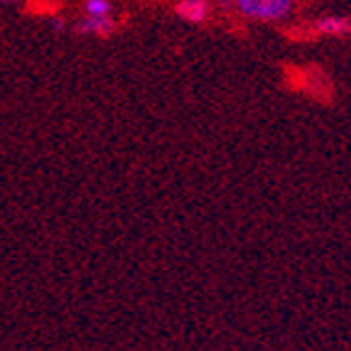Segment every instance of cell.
Returning <instances> with one entry per match:
<instances>
[{
	"instance_id": "obj_5",
	"label": "cell",
	"mask_w": 351,
	"mask_h": 351,
	"mask_svg": "<svg viewBox=\"0 0 351 351\" xmlns=\"http://www.w3.org/2000/svg\"><path fill=\"white\" fill-rule=\"evenodd\" d=\"M86 12L91 15V18L108 15V12H111V3H108V0H88V3H86Z\"/></svg>"
},
{
	"instance_id": "obj_1",
	"label": "cell",
	"mask_w": 351,
	"mask_h": 351,
	"mask_svg": "<svg viewBox=\"0 0 351 351\" xmlns=\"http://www.w3.org/2000/svg\"><path fill=\"white\" fill-rule=\"evenodd\" d=\"M248 18L258 20H280L290 10V0H236Z\"/></svg>"
},
{
	"instance_id": "obj_2",
	"label": "cell",
	"mask_w": 351,
	"mask_h": 351,
	"mask_svg": "<svg viewBox=\"0 0 351 351\" xmlns=\"http://www.w3.org/2000/svg\"><path fill=\"white\" fill-rule=\"evenodd\" d=\"M177 15L187 23H202L206 18V0H182L177 5Z\"/></svg>"
},
{
	"instance_id": "obj_3",
	"label": "cell",
	"mask_w": 351,
	"mask_h": 351,
	"mask_svg": "<svg viewBox=\"0 0 351 351\" xmlns=\"http://www.w3.org/2000/svg\"><path fill=\"white\" fill-rule=\"evenodd\" d=\"M76 29L79 32H94V35H108V32H113V20L108 15H101V18H91L88 15V20L79 23Z\"/></svg>"
},
{
	"instance_id": "obj_4",
	"label": "cell",
	"mask_w": 351,
	"mask_h": 351,
	"mask_svg": "<svg viewBox=\"0 0 351 351\" xmlns=\"http://www.w3.org/2000/svg\"><path fill=\"white\" fill-rule=\"evenodd\" d=\"M317 32L322 35H346L349 32V20L346 18H324L319 23H315Z\"/></svg>"
},
{
	"instance_id": "obj_6",
	"label": "cell",
	"mask_w": 351,
	"mask_h": 351,
	"mask_svg": "<svg viewBox=\"0 0 351 351\" xmlns=\"http://www.w3.org/2000/svg\"><path fill=\"white\" fill-rule=\"evenodd\" d=\"M3 3H15V0H3Z\"/></svg>"
}]
</instances>
